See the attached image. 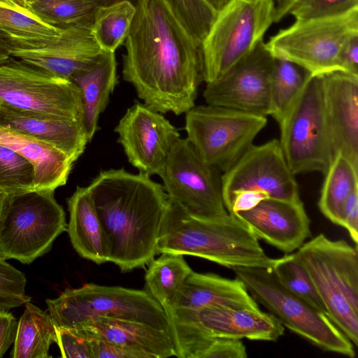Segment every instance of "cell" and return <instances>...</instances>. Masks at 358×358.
<instances>
[{
	"label": "cell",
	"instance_id": "cell-1",
	"mask_svg": "<svg viewBox=\"0 0 358 358\" xmlns=\"http://www.w3.org/2000/svg\"><path fill=\"white\" fill-rule=\"evenodd\" d=\"M135 6L123 78L155 110L185 113L195 106L203 81L200 47L166 0H138Z\"/></svg>",
	"mask_w": 358,
	"mask_h": 358
},
{
	"label": "cell",
	"instance_id": "cell-2",
	"mask_svg": "<svg viewBox=\"0 0 358 358\" xmlns=\"http://www.w3.org/2000/svg\"><path fill=\"white\" fill-rule=\"evenodd\" d=\"M87 187L101 223L108 262L122 272L148 265L158 254L169 202L163 185L121 169L100 172Z\"/></svg>",
	"mask_w": 358,
	"mask_h": 358
},
{
	"label": "cell",
	"instance_id": "cell-3",
	"mask_svg": "<svg viewBox=\"0 0 358 358\" xmlns=\"http://www.w3.org/2000/svg\"><path fill=\"white\" fill-rule=\"evenodd\" d=\"M157 252L192 255L231 269L272 268L276 261L265 253L259 238L236 215L228 213L215 220H200L170 199Z\"/></svg>",
	"mask_w": 358,
	"mask_h": 358
},
{
	"label": "cell",
	"instance_id": "cell-4",
	"mask_svg": "<svg viewBox=\"0 0 358 358\" xmlns=\"http://www.w3.org/2000/svg\"><path fill=\"white\" fill-rule=\"evenodd\" d=\"M357 36L358 6L335 15L295 20L264 44L275 59L292 62L310 76H321L342 71L343 50Z\"/></svg>",
	"mask_w": 358,
	"mask_h": 358
},
{
	"label": "cell",
	"instance_id": "cell-5",
	"mask_svg": "<svg viewBox=\"0 0 358 358\" xmlns=\"http://www.w3.org/2000/svg\"><path fill=\"white\" fill-rule=\"evenodd\" d=\"M274 0H230L200 46L203 81L210 83L250 55L275 22Z\"/></svg>",
	"mask_w": 358,
	"mask_h": 358
},
{
	"label": "cell",
	"instance_id": "cell-6",
	"mask_svg": "<svg viewBox=\"0 0 358 358\" xmlns=\"http://www.w3.org/2000/svg\"><path fill=\"white\" fill-rule=\"evenodd\" d=\"M54 192L34 189L6 196L0 213V257L29 264L66 231V214Z\"/></svg>",
	"mask_w": 358,
	"mask_h": 358
},
{
	"label": "cell",
	"instance_id": "cell-7",
	"mask_svg": "<svg viewBox=\"0 0 358 358\" xmlns=\"http://www.w3.org/2000/svg\"><path fill=\"white\" fill-rule=\"evenodd\" d=\"M232 270L252 298L283 326L323 350L355 357L353 343L330 317L285 288L272 268L238 267Z\"/></svg>",
	"mask_w": 358,
	"mask_h": 358
},
{
	"label": "cell",
	"instance_id": "cell-8",
	"mask_svg": "<svg viewBox=\"0 0 358 358\" xmlns=\"http://www.w3.org/2000/svg\"><path fill=\"white\" fill-rule=\"evenodd\" d=\"M45 302L55 327L73 328L110 317L146 323L171 334L163 308L145 290L90 283Z\"/></svg>",
	"mask_w": 358,
	"mask_h": 358
},
{
	"label": "cell",
	"instance_id": "cell-9",
	"mask_svg": "<svg viewBox=\"0 0 358 358\" xmlns=\"http://www.w3.org/2000/svg\"><path fill=\"white\" fill-rule=\"evenodd\" d=\"M280 145L294 175L324 174L334 157L321 76L308 75L282 120Z\"/></svg>",
	"mask_w": 358,
	"mask_h": 358
},
{
	"label": "cell",
	"instance_id": "cell-10",
	"mask_svg": "<svg viewBox=\"0 0 358 358\" xmlns=\"http://www.w3.org/2000/svg\"><path fill=\"white\" fill-rule=\"evenodd\" d=\"M266 116L207 104L185 113L187 139L201 158L222 173L253 144Z\"/></svg>",
	"mask_w": 358,
	"mask_h": 358
},
{
	"label": "cell",
	"instance_id": "cell-11",
	"mask_svg": "<svg viewBox=\"0 0 358 358\" xmlns=\"http://www.w3.org/2000/svg\"><path fill=\"white\" fill-rule=\"evenodd\" d=\"M177 357L195 341L204 338L275 341L284 326L273 315L259 310L208 307L199 310H164Z\"/></svg>",
	"mask_w": 358,
	"mask_h": 358
},
{
	"label": "cell",
	"instance_id": "cell-12",
	"mask_svg": "<svg viewBox=\"0 0 358 358\" xmlns=\"http://www.w3.org/2000/svg\"><path fill=\"white\" fill-rule=\"evenodd\" d=\"M0 106L16 110L82 120L78 87L14 57L0 64Z\"/></svg>",
	"mask_w": 358,
	"mask_h": 358
},
{
	"label": "cell",
	"instance_id": "cell-13",
	"mask_svg": "<svg viewBox=\"0 0 358 358\" xmlns=\"http://www.w3.org/2000/svg\"><path fill=\"white\" fill-rule=\"evenodd\" d=\"M221 173L204 162L186 138H180L158 175L171 201L195 218L212 220L229 213Z\"/></svg>",
	"mask_w": 358,
	"mask_h": 358
},
{
	"label": "cell",
	"instance_id": "cell-14",
	"mask_svg": "<svg viewBox=\"0 0 358 358\" xmlns=\"http://www.w3.org/2000/svg\"><path fill=\"white\" fill-rule=\"evenodd\" d=\"M284 157L279 140L252 144L221 176L225 208L245 190L265 192L272 199L300 200L299 186Z\"/></svg>",
	"mask_w": 358,
	"mask_h": 358
},
{
	"label": "cell",
	"instance_id": "cell-15",
	"mask_svg": "<svg viewBox=\"0 0 358 358\" xmlns=\"http://www.w3.org/2000/svg\"><path fill=\"white\" fill-rule=\"evenodd\" d=\"M275 62L262 42L225 73L206 83L203 92L206 103L270 115V86Z\"/></svg>",
	"mask_w": 358,
	"mask_h": 358
},
{
	"label": "cell",
	"instance_id": "cell-16",
	"mask_svg": "<svg viewBox=\"0 0 358 358\" xmlns=\"http://www.w3.org/2000/svg\"><path fill=\"white\" fill-rule=\"evenodd\" d=\"M115 131L129 162L150 177L159 174L180 138L162 113L138 102L127 109Z\"/></svg>",
	"mask_w": 358,
	"mask_h": 358
},
{
	"label": "cell",
	"instance_id": "cell-17",
	"mask_svg": "<svg viewBox=\"0 0 358 358\" xmlns=\"http://www.w3.org/2000/svg\"><path fill=\"white\" fill-rule=\"evenodd\" d=\"M234 215L258 238L285 253L298 250L310 235V221L301 199L268 198Z\"/></svg>",
	"mask_w": 358,
	"mask_h": 358
},
{
	"label": "cell",
	"instance_id": "cell-18",
	"mask_svg": "<svg viewBox=\"0 0 358 358\" xmlns=\"http://www.w3.org/2000/svg\"><path fill=\"white\" fill-rule=\"evenodd\" d=\"M321 78L334 155L339 152L358 166V75L334 71Z\"/></svg>",
	"mask_w": 358,
	"mask_h": 358
},
{
	"label": "cell",
	"instance_id": "cell-19",
	"mask_svg": "<svg viewBox=\"0 0 358 358\" xmlns=\"http://www.w3.org/2000/svg\"><path fill=\"white\" fill-rule=\"evenodd\" d=\"M103 50L90 29L63 28L60 38L54 44L38 48H13L11 55L29 65L55 76L71 80L88 68Z\"/></svg>",
	"mask_w": 358,
	"mask_h": 358
},
{
	"label": "cell",
	"instance_id": "cell-20",
	"mask_svg": "<svg viewBox=\"0 0 358 358\" xmlns=\"http://www.w3.org/2000/svg\"><path fill=\"white\" fill-rule=\"evenodd\" d=\"M71 329L83 338L101 340L120 346L136 358L177 357L171 334L146 323L100 317Z\"/></svg>",
	"mask_w": 358,
	"mask_h": 358
},
{
	"label": "cell",
	"instance_id": "cell-21",
	"mask_svg": "<svg viewBox=\"0 0 358 358\" xmlns=\"http://www.w3.org/2000/svg\"><path fill=\"white\" fill-rule=\"evenodd\" d=\"M294 255L309 273L328 316L357 346L358 312L351 307L342 293L326 255L322 234L303 243Z\"/></svg>",
	"mask_w": 358,
	"mask_h": 358
},
{
	"label": "cell",
	"instance_id": "cell-22",
	"mask_svg": "<svg viewBox=\"0 0 358 358\" xmlns=\"http://www.w3.org/2000/svg\"><path fill=\"white\" fill-rule=\"evenodd\" d=\"M0 127L48 143L75 162L89 143L82 120L20 111L2 106Z\"/></svg>",
	"mask_w": 358,
	"mask_h": 358
},
{
	"label": "cell",
	"instance_id": "cell-23",
	"mask_svg": "<svg viewBox=\"0 0 358 358\" xmlns=\"http://www.w3.org/2000/svg\"><path fill=\"white\" fill-rule=\"evenodd\" d=\"M208 307L259 310L257 301L238 278L232 280L192 271L169 308L199 310Z\"/></svg>",
	"mask_w": 358,
	"mask_h": 358
},
{
	"label": "cell",
	"instance_id": "cell-24",
	"mask_svg": "<svg viewBox=\"0 0 358 358\" xmlns=\"http://www.w3.org/2000/svg\"><path fill=\"white\" fill-rule=\"evenodd\" d=\"M0 145L13 149L34 167L35 189L55 190L64 185L75 161L57 148L0 127Z\"/></svg>",
	"mask_w": 358,
	"mask_h": 358
},
{
	"label": "cell",
	"instance_id": "cell-25",
	"mask_svg": "<svg viewBox=\"0 0 358 358\" xmlns=\"http://www.w3.org/2000/svg\"><path fill=\"white\" fill-rule=\"evenodd\" d=\"M71 80L81 92L82 122L90 143L98 129L99 115L106 109L117 83L115 52L103 50L88 68Z\"/></svg>",
	"mask_w": 358,
	"mask_h": 358
},
{
	"label": "cell",
	"instance_id": "cell-26",
	"mask_svg": "<svg viewBox=\"0 0 358 358\" xmlns=\"http://www.w3.org/2000/svg\"><path fill=\"white\" fill-rule=\"evenodd\" d=\"M67 204L69 222L66 231L75 250L96 264L107 262L104 234L88 187H78Z\"/></svg>",
	"mask_w": 358,
	"mask_h": 358
},
{
	"label": "cell",
	"instance_id": "cell-27",
	"mask_svg": "<svg viewBox=\"0 0 358 358\" xmlns=\"http://www.w3.org/2000/svg\"><path fill=\"white\" fill-rule=\"evenodd\" d=\"M63 28L41 18L30 4L0 0V34L13 48H38L56 43Z\"/></svg>",
	"mask_w": 358,
	"mask_h": 358
},
{
	"label": "cell",
	"instance_id": "cell-28",
	"mask_svg": "<svg viewBox=\"0 0 358 358\" xmlns=\"http://www.w3.org/2000/svg\"><path fill=\"white\" fill-rule=\"evenodd\" d=\"M20 317L11 351L12 358H49L56 329L49 314L30 301Z\"/></svg>",
	"mask_w": 358,
	"mask_h": 358
},
{
	"label": "cell",
	"instance_id": "cell-29",
	"mask_svg": "<svg viewBox=\"0 0 358 358\" xmlns=\"http://www.w3.org/2000/svg\"><path fill=\"white\" fill-rule=\"evenodd\" d=\"M324 175L318 207L329 220L341 226L344 203L358 187V166L338 152Z\"/></svg>",
	"mask_w": 358,
	"mask_h": 358
},
{
	"label": "cell",
	"instance_id": "cell-30",
	"mask_svg": "<svg viewBox=\"0 0 358 358\" xmlns=\"http://www.w3.org/2000/svg\"><path fill=\"white\" fill-rule=\"evenodd\" d=\"M192 271L182 255L162 253L159 258L153 259L148 264L144 290L163 309L169 308Z\"/></svg>",
	"mask_w": 358,
	"mask_h": 358
},
{
	"label": "cell",
	"instance_id": "cell-31",
	"mask_svg": "<svg viewBox=\"0 0 358 358\" xmlns=\"http://www.w3.org/2000/svg\"><path fill=\"white\" fill-rule=\"evenodd\" d=\"M135 13L136 6L128 1L97 7L90 30L103 50L115 52L122 44Z\"/></svg>",
	"mask_w": 358,
	"mask_h": 358
},
{
	"label": "cell",
	"instance_id": "cell-32",
	"mask_svg": "<svg viewBox=\"0 0 358 358\" xmlns=\"http://www.w3.org/2000/svg\"><path fill=\"white\" fill-rule=\"evenodd\" d=\"M322 241L343 294L351 307L358 312L357 245L352 246L343 240H331L322 234Z\"/></svg>",
	"mask_w": 358,
	"mask_h": 358
},
{
	"label": "cell",
	"instance_id": "cell-33",
	"mask_svg": "<svg viewBox=\"0 0 358 358\" xmlns=\"http://www.w3.org/2000/svg\"><path fill=\"white\" fill-rule=\"evenodd\" d=\"M29 3L41 18L59 28L90 29L98 7L92 0H33Z\"/></svg>",
	"mask_w": 358,
	"mask_h": 358
},
{
	"label": "cell",
	"instance_id": "cell-34",
	"mask_svg": "<svg viewBox=\"0 0 358 358\" xmlns=\"http://www.w3.org/2000/svg\"><path fill=\"white\" fill-rule=\"evenodd\" d=\"M308 73L296 64L275 59L271 78V113L278 123L302 89Z\"/></svg>",
	"mask_w": 358,
	"mask_h": 358
},
{
	"label": "cell",
	"instance_id": "cell-35",
	"mask_svg": "<svg viewBox=\"0 0 358 358\" xmlns=\"http://www.w3.org/2000/svg\"><path fill=\"white\" fill-rule=\"evenodd\" d=\"M272 269L285 288L327 315L309 273L294 253L276 259Z\"/></svg>",
	"mask_w": 358,
	"mask_h": 358
},
{
	"label": "cell",
	"instance_id": "cell-36",
	"mask_svg": "<svg viewBox=\"0 0 358 358\" xmlns=\"http://www.w3.org/2000/svg\"><path fill=\"white\" fill-rule=\"evenodd\" d=\"M34 189L31 164L13 149L0 145V192L9 196Z\"/></svg>",
	"mask_w": 358,
	"mask_h": 358
},
{
	"label": "cell",
	"instance_id": "cell-37",
	"mask_svg": "<svg viewBox=\"0 0 358 358\" xmlns=\"http://www.w3.org/2000/svg\"><path fill=\"white\" fill-rule=\"evenodd\" d=\"M199 47L206 36L216 11L205 0H166Z\"/></svg>",
	"mask_w": 358,
	"mask_h": 358
},
{
	"label": "cell",
	"instance_id": "cell-38",
	"mask_svg": "<svg viewBox=\"0 0 358 358\" xmlns=\"http://www.w3.org/2000/svg\"><path fill=\"white\" fill-rule=\"evenodd\" d=\"M0 257V310L9 311L31 301L25 275Z\"/></svg>",
	"mask_w": 358,
	"mask_h": 358
},
{
	"label": "cell",
	"instance_id": "cell-39",
	"mask_svg": "<svg viewBox=\"0 0 358 358\" xmlns=\"http://www.w3.org/2000/svg\"><path fill=\"white\" fill-rule=\"evenodd\" d=\"M246 347L240 339L204 338L189 346L180 358H245Z\"/></svg>",
	"mask_w": 358,
	"mask_h": 358
},
{
	"label": "cell",
	"instance_id": "cell-40",
	"mask_svg": "<svg viewBox=\"0 0 358 358\" xmlns=\"http://www.w3.org/2000/svg\"><path fill=\"white\" fill-rule=\"evenodd\" d=\"M358 6V0H296L287 15L295 20L331 15Z\"/></svg>",
	"mask_w": 358,
	"mask_h": 358
},
{
	"label": "cell",
	"instance_id": "cell-41",
	"mask_svg": "<svg viewBox=\"0 0 358 358\" xmlns=\"http://www.w3.org/2000/svg\"><path fill=\"white\" fill-rule=\"evenodd\" d=\"M56 329L55 343L64 358H93L89 340L81 337L71 328Z\"/></svg>",
	"mask_w": 358,
	"mask_h": 358
},
{
	"label": "cell",
	"instance_id": "cell-42",
	"mask_svg": "<svg viewBox=\"0 0 358 358\" xmlns=\"http://www.w3.org/2000/svg\"><path fill=\"white\" fill-rule=\"evenodd\" d=\"M341 226L348 231L351 239L358 242V187L355 188L346 199L342 212Z\"/></svg>",
	"mask_w": 358,
	"mask_h": 358
},
{
	"label": "cell",
	"instance_id": "cell-43",
	"mask_svg": "<svg viewBox=\"0 0 358 358\" xmlns=\"http://www.w3.org/2000/svg\"><path fill=\"white\" fill-rule=\"evenodd\" d=\"M269 196L265 192L257 190H245L236 194L229 205L227 208L229 213L235 215L236 213L248 210L256 205L261 201L268 199Z\"/></svg>",
	"mask_w": 358,
	"mask_h": 358
},
{
	"label": "cell",
	"instance_id": "cell-44",
	"mask_svg": "<svg viewBox=\"0 0 358 358\" xmlns=\"http://www.w3.org/2000/svg\"><path fill=\"white\" fill-rule=\"evenodd\" d=\"M18 321L8 311L0 310V358H2L14 343Z\"/></svg>",
	"mask_w": 358,
	"mask_h": 358
},
{
	"label": "cell",
	"instance_id": "cell-45",
	"mask_svg": "<svg viewBox=\"0 0 358 358\" xmlns=\"http://www.w3.org/2000/svg\"><path fill=\"white\" fill-rule=\"evenodd\" d=\"M88 340L93 358H136L132 352L115 344L97 339Z\"/></svg>",
	"mask_w": 358,
	"mask_h": 358
},
{
	"label": "cell",
	"instance_id": "cell-46",
	"mask_svg": "<svg viewBox=\"0 0 358 358\" xmlns=\"http://www.w3.org/2000/svg\"><path fill=\"white\" fill-rule=\"evenodd\" d=\"M343 72L358 75V36L352 38L345 48L341 57Z\"/></svg>",
	"mask_w": 358,
	"mask_h": 358
},
{
	"label": "cell",
	"instance_id": "cell-47",
	"mask_svg": "<svg viewBox=\"0 0 358 358\" xmlns=\"http://www.w3.org/2000/svg\"><path fill=\"white\" fill-rule=\"evenodd\" d=\"M12 48L11 44L0 34V64L8 62L12 57Z\"/></svg>",
	"mask_w": 358,
	"mask_h": 358
},
{
	"label": "cell",
	"instance_id": "cell-48",
	"mask_svg": "<svg viewBox=\"0 0 358 358\" xmlns=\"http://www.w3.org/2000/svg\"><path fill=\"white\" fill-rule=\"evenodd\" d=\"M295 0H284L280 3L275 5V22L282 20L285 15Z\"/></svg>",
	"mask_w": 358,
	"mask_h": 358
},
{
	"label": "cell",
	"instance_id": "cell-49",
	"mask_svg": "<svg viewBox=\"0 0 358 358\" xmlns=\"http://www.w3.org/2000/svg\"><path fill=\"white\" fill-rule=\"evenodd\" d=\"M215 11L220 10L230 0H205Z\"/></svg>",
	"mask_w": 358,
	"mask_h": 358
},
{
	"label": "cell",
	"instance_id": "cell-50",
	"mask_svg": "<svg viewBox=\"0 0 358 358\" xmlns=\"http://www.w3.org/2000/svg\"><path fill=\"white\" fill-rule=\"evenodd\" d=\"M98 6H105L111 5L120 1H128L134 3V5L138 0H92Z\"/></svg>",
	"mask_w": 358,
	"mask_h": 358
},
{
	"label": "cell",
	"instance_id": "cell-51",
	"mask_svg": "<svg viewBox=\"0 0 358 358\" xmlns=\"http://www.w3.org/2000/svg\"><path fill=\"white\" fill-rule=\"evenodd\" d=\"M6 196L7 195H6L5 194L0 192V213H1L3 205V203L5 201V199L6 198Z\"/></svg>",
	"mask_w": 358,
	"mask_h": 358
},
{
	"label": "cell",
	"instance_id": "cell-52",
	"mask_svg": "<svg viewBox=\"0 0 358 358\" xmlns=\"http://www.w3.org/2000/svg\"><path fill=\"white\" fill-rule=\"evenodd\" d=\"M7 1L16 2V3H21V4H29V3L27 0H7Z\"/></svg>",
	"mask_w": 358,
	"mask_h": 358
},
{
	"label": "cell",
	"instance_id": "cell-53",
	"mask_svg": "<svg viewBox=\"0 0 358 358\" xmlns=\"http://www.w3.org/2000/svg\"><path fill=\"white\" fill-rule=\"evenodd\" d=\"M274 1H276V3H277L276 5H278V4L280 3L281 2H282L284 0H274Z\"/></svg>",
	"mask_w": 358,
	"mask_h": 358
},
{
	"label": "cell",
	"instance_id": "cell-54",
	"mask_svg": "<svg viewBox=\"0 0 358 358\" xmlns=\"http://www.w3.org/2000/svg\"><path fill=\"white\" fill-rule=\"evenodd\" d=\"M29 2L31 1H33V0H27Z\"/></svg>",
	"mask_w": 358,
	"mask_h": 358
},
{
	"label": "cell",
	"instance_id": "cell-55",
	"mask_svg": "<svg viewBox=\"0 0 358 358\" xmlns=\"http://www.w3.org/2000/svg\"></svg>",
	"mask_w": 358,
	"mask_h": 358
}]
</instances>
